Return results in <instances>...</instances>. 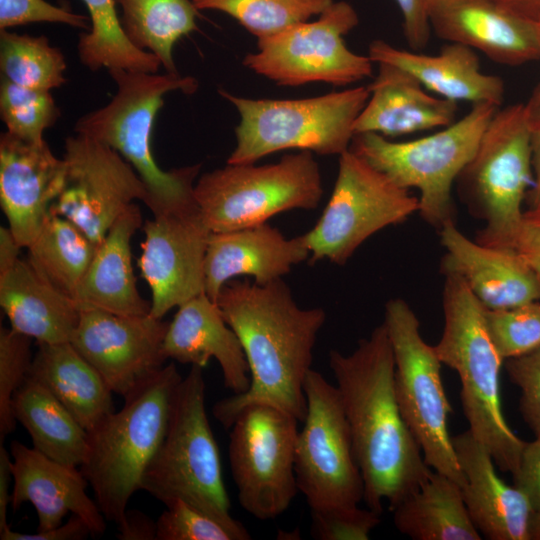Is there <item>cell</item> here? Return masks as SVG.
<instances>
[{
  "instance_id": "4dcf8cb0",
  "label": "cell",
  "mask_w": 540,
  "mask_h": 540,
  "mask_svg": "<svg viewBox=\"0 0 540 540\" xmlns=\"http://www.w3.org/2000/svg\"><path fill=\"white\" fill-rule=\"evenodd\" d=\"M399 532L414 540H481L461 486L431 470L420 487L392 510Z\"/></svg>"
},
{
  "instance_id": "9a60e30c",
  "label": "cell",
  "mask_w": 540,
  "mask_h": 540,
  "mask_svg": "<svg viewBox=\"0 0 540 540\" xmlns=\"http://www.w3.org/2000/svg\"><path fill=\"white\" fill-rule=\"evenodd\" d=\"M304 392L307 413L295 450L298 490L310 509L358 505L364 482L338 389L310 369Z\"/></svg>"
},
{
  "instance_id": "60d3db41",
  "label": "cell",
  "mask_w": 540,
  "mask_h": 540,
  "mask_svg": "<svg viewBox=\"0 0 540 540\" xmlns=\"http://www.w3.org/2000/svg\"><path fill=\"white\" fill-rule=\"evenodd\" d=\"M31 341L11 328H0V441L15 430L12 399L28 377L33 360Z\"/></svg>"
},
{
  "instance_id": "f1b7e54d",
  "label": "cell",
  "mask_w": 540,
  "mask_h": 540,
  "mask_svg": "<svg viewBox=\"0 0 540 540\" xmlns=\"http://www.w3.org/2000/svg\"><path fill=\"white\" fill-rule=\"evenodd\" d=\"M142 222L141 211L133 203L109 228L74 296L81 310L150 314L151 303L139 293L132 265L131 241Z\"/></svg>"
},
{
  "instance_id": "277c9868",
  "label": "cell",
  "mask_w": 540,
  "mask_h": 540,
  "mask_svg": "<svg viewBox=\"0 0 540 540\" xmlns=\"http://www.w3.org/2000/svg\"><path fill=\"white\" fill-rule=\"evenodd\" d=\"M117 91L105 106L80 117L77 134L93 138L117 151L137 172L148 197L144 203L158 215L197 204L194 187L201 164L162 170L151 147V134L164 96L173 91L197 90L191 76L156 74L124 69L108 70Z\"/></svg>"
},
{
  "instance_id": "b9f144b4",
  "label": "cell",
  "mask_w": 540,
  "mask_h": 540,
  "mask_svg": "<svg viewBox=\"0 0 540 540\" xmlns=\"http://www.w3.org/2000/svg\"><path fill=\"white\" fill-rule=\"evenodd\" d=\"M310 533L317 540H367L380 514L358 505L310 509Z\"/></svg>"
},
{
  "instance_id": "74e56055",
  "label": "cell",
  "mask_w": 540,
  "mask_h": 540,
  "mask_svg": "<svg viewBox=\"0 0 540 540\" xmlns=\"http://www.w3.org/2000/svg\"><path fill=\"white\" fill-rule=\"evenodd\" d=\"M0 115L7 132L28 142L41 143L60 111L50 91L16 85L1 77Z\"/></svg>"
},
{
  "instance_id": "7c38bea8",
  "label": "cell",
  "mask_w": 540,
  "mask_h": 540,
  "mask_svg": "<svg viewBox=\"0 0 540 540\" xmlns=\"http://www.w3.org/2000/svg\"><path fill=\"white\" fill-rule=\"evenodd\" d=\"M418 211V197L349 149L339 155L337 178L321 217L303 234L308 260L344 265L373 234Z\"/></svg>"
},
{
  "instance_id": "7dc6e473",
  "label": "cell",
  "mask_w": 540,
  "mask_h": 540,
  "mask_svg": "<svg viewBox=\"0 0 540 540\" xmlns=\"http://www.w3.org/2000/svg\"><path fill=\"white\" fill-rule=\"evenodd\" d=\"M514 249L540 276V206L524 211Z\"/></svg>"
},
{
  "instance_id": "ac0fdd59",
  "label": "cell",
  "mask_w": 540,
  "mask_h": 540,
  "mask_svg": "<svg viewBox=\"0 0 540 540\" xmlns=\"http://www.w3.org/2000/svg\"><path fill=\"white\" fill-rule=\"evenodd\" d=\"M168 326L169 322L150 314L127 316L83 309L70 343L112 393L125 397L164 366Z\"/></svg>"
},
{
  "instance_id": "ba28073f",
  "label": "cell",
  "mask_w": 540,
  "mask_h": 540,
  "mask_svg": "<svg viewBox=\"0 0 540 540\" xmlns=\"http://www.w3.org/2000/svg\"><path fill=\"white\" fill-rule=\"evenodd\" d=\"M498 108L475 104L449 126L409 141H392L376 133L355 134L349 149L397 185L417 189L418 213L440 229L455 220L453 185Z\"/></svg>"
},
{
  "instance_id": "44dd1931",
  "label": "cell",
  "mask_w": 540,
  "mask_h": 540,
  "mask_svg": "<svg viewBox=\"0 0 540 540\" xmlns=\"http://www.w3.org/2000/svg\"><path fill=\"white\" fill-rule=\"evenodd\" d=\"M13 490L10 504L17 510L25 502L35 508L37 531L53 529L68 514L80 516L93 536L106 529L97 502L87 494L88 481L80 469L53 460L19 441L10 445Z\"/></svg>"
},
{
  "instance_id": "52a82bcc",
  "label": "cell",
  "mask_w": 540,
  "mask_h": 540,
  "mask_svg": "<svg viewBox=\"0 0 540 540\" xmlns=\"http://www.w3.org/2000/svg\"><path fill=\"white\" fill-rule=\"evenodd\" d=\"M203 368L192 365L180 382L164 439L140 486L164 505L183 500L228 524L230 500L218 446L205 407Z\"/></svg>"
},
{
  "instance_id": "83f0119b",
  "label": "cell",
  "mask_w": 540,
  "mask_h": 540,
  "mask_svg": "<svg viewBox=\"0 0 540 540\" xmlns=\"http://www.w3.org/2000/svg\"><path fill=\"white\" fill-rule=\"evenodd\" d=\"M0 305L10 328L37 344L70 342L81 309L48 281L29 261L20 258L0 275Z\"/></svg>"
},
{
  "instance_id": "db71d44e",
  "label": "cell",
  "mask_w": 540,
  "mask_h": 540,
  "mask_svg": "<svg viewBox=\"0 0 540 540\" xmlns=\"http://www.w3.org/2000/svg\"><path fill=\"white\" fill-rule=\"evenodd\" d=\"M491 1L530 20L538 22L540 19V0H491Z\"/></svg>"
},
{
  "instance_id": "4fadbf2b",
  "label": "cell",
  "mask_w": 540,
  "mask_h": 540,
  "mask_svg": "<svg viewBox=\"0 0 540 540\" xmlns=\"http://www.w3.org/2000/svg\"><path fill=\"white\" fill-rule=\"evenodd\" d=\"M359 23L353 6L334 1L315 21L294 24L257 39L243 64L280 86L323 82L345 86L372 75L369 56L354 53L344 37Z\"/></svg>"
},
{
  "instance_id": "6f0895ef",
  "label": "cell",
  "mask_w": 540,
  "mask_h": 540,
  "mask_svg": "<svg viewBox=\"0 0 540 540\" xmlns=\"http://www.w3.org/2000/svg\"><path fill=\"white\" fill-rule=\"evenodd\" d=\"M538 30H539V38H540V19L538 21Z\"/></svg>"
},
{
  "instance_id": "816d5d0a",
  "label": "cell",
  "mask_w": 540,
  "mask_h": 540,
  "mask_svg": "<svg viewBox=\"0 0 540 540\" xmlns=\"http://www.w3.org/2000/svg\"><path fill=\"white\" fill-rule=\"evenodd\" d=\"M531 154L533 183L525 198L527 209L540 206V130H533L531 134Z\"/></svg>"
},
{
  "instance_id": "d4e9b609",
  "label": "cell",
  "mask_w": 540,
  "mask_h": 540,
  "mask_svg": "<svg viewBox=\"0 0 540 540\" xmlns=\"http://www.w3.org/2000/svg\"><path fill=\"white\" fill-rule=\"evenodd\" d=\"M163 351L167 359L201 368L214 358L221 368L224 386L234 394L250 386V369L241 342L218 304L206 293L177 308L169 322Z\"/></svg>"
},
{
  "instance_id": "5bb4252c",
  "label": "cell",
  "mask_w": 540,
  "mask_h": 540,
  "mask_svg": "<svg viewBox=\"0 0 540 540\" xmlns=\"http://www.w3.org/2000/svg\"><path fill=\"white\" fill-rule=\"evenodd\" d=\"M299 420L270 404L245 407L229 434L228 456L241 507L259 520L283 514L298 490Z\"/></svg>"
},
{
  "instance_id": "c3c4849f",
  "label": "cell",
  "mask_w": 540,
  "mask_h": 540,
  "mask_svg": "<svg viewBox=\"0 0 540 540\" xmlns=\"http://www.w3.org/2000/svg\"><path fill=\"white\" fill-rule=\"evenodd\" d=\"M92 535L89 525L78 515L71 514L69 520L59 526L36 533H22L9 527L0 532L1 540H83ZM93 536V535H92Z\"/></svg>"
},
{
  "instance_id": "3957f363",
  "label": "cell",
  "mask_w": 540,
  "mask_h": 540,
  "mask_svg": "<svg viewBox=\"0 0 540 540\" xmlns=\"http://www.w3.org/2000/svg\"><path fill=\"white\" fill-rule=\"evenodd\" d=\"M183 377L164 365L125 397L124 405L89 433L80 470L105 519L121 530L127 505L167 431L176 390Z\"/></svg>"
},
{
  "instance_id": "11a10c76",
  "label": "cell",
  "mask_w": 540,
  "mask_h": 540,
  "mask_svg": "<svg viewBox=\"0 0 540 540\" xmlns=\"http://www.w3.org/2000/svg\"><path fill=\"white\" fill-rule=\"evenodd\" d=\"M524 107L531 130H540V82Z\"/></svg>"
},
{
  "instance_id": "f907efd6",
  "label": "cell",
  "mask_w": 540,
  "mask_h": 540,
  "mask_svg": "<svg viewBox=\"0 0 540 540\" xmlns=\"http://www.w3.org/2000/svg\"><path fill=\"white\" fill-rule=\"evenodd\" d=\"M12 479L11 455L0 441V532L9 527L7 523V508L11 501L9 482Z\"/></svg>"
},
{
  "instance_id": "8992f818",
  "label": "cell",
  "mask_w": 540,
  "mask_h": 540,
  "mask_svg": "<svg viewBox=\"0 0 540 540\" xmlns=\"http://www.w3.org/2000/svg\"><path fill=\"white\" fill-rule=\"evenodd\" d=\"M219 94L240 115L229 164L255 163L288 149L339 156L349 150L355 121L370 96L365 86L302 99H251L222 89Z\"/></svg>"
},
{
  "instance_id": "cb8c5ba5",
  "label": "cell",
  "mask_w": 540,
  "mask_h": 540,
  "mask_svg": "<svg viewBox=\"0 0 540 540\" xmlns=\"http://www.w3.org/2000/svg\"><path fill=\"white\" fill-rule=\"evenodd\" d=\"M452 442L464 476V502L480 534L489 540H532L535 513L525 495L498 476L486 446L469 429Z\"/></svg>"
},
{
  "instance_id": "d590c367",
  "label": "cell",
  "mask_w": 540,
  "mask_h": 540,
  "mask_svg": "<svg viewBox=\"0 0 540 540\" xmlns=\"http://www.w3.org/2000/svg\"><path fill=\"white\" fill-rule=\"evenodd\" d=\"M62 52L45 36L0 30V70L2 78L31 89L50 91L66 79Z\"/></svg>"
},
{
  "instance_id": "8d00e7d4",
  "label": "cell",
  "mask_w": 540,
  "mask_h": 540,
  "mask_svg": "<svg viewBox=\"0 0 540 540\" xmlns=\"http://www.w3.org/2000/svg\"><path fill=\"white\" fill-rule=\"evenodd\" d=\"M198 10H216L236 19L257 39L323 13L334 0H192Z\"/></svg>"
},
{
  "instance_id": "484cf974",
  "label": "cell",
  "mask_w": 540,
  "mask_h": 540,
  "mask_svg": "<svg viewBox=\"0 0 540 540\" xmlns=\"http://www.w3.org/2000/svg\"><path fill=\"white\" fill-rule=\"evenodd\" d=\"M367 87L370 96L355 121V134L396 137L444 128L457 120V102L431 95L392 64L378 63V73Z\"/></svg>"
},
{
  "instance_id": "603a6c76",
  "label": "cell",
  "mask_w": 540,
  "mask_h": 540,
  "mask_svg": "<svg viewBox=\"0 0 540 540\" xmlns=\"http://www.w3.org/2000/svg\"><path fill=\"white\" fill-rule=\"evenodd\" d=\"M309 256L304 235L288 239L268 223L211 232L204 262L205 293L216 302L222 287L242 275L259 285L269 284Z\"/></svg>"
},
{
  "instance_id": "f546056e",
  "label": "cell",
  "mask_w": 540,
  "mask_h": 540,
  "mask_svg": "<svg viewBox=\"0 0 540 540\" xmlns=\"http://www.w3.org/2000/svg\"><path fill=\"white\" fill-rule=\"evenodd\" d=\"M28 378L45 387L88 432L114 412L112 391L70 342L37 344Z\"/></svg>"
},
{
  "instance_id": "bcb514c9",
  "label": "cell",
  "mask_w": 540,
  "mask_h": 540,
  "mask_svg": "<svg viewBox=\"0 0 540 540\" xmlns=\"http://www.w3.org/2000/svg\"><path fill=\"white\" fill-rule=\"evenodd\" d=\"M402 14L405 39L415 51L426 47L431 36L429 0H394Z\"/></svg>"
},
{
  "instance_id": "d6986e66",
  "label": "cell",
  "mask_w": 540,
  "mask_h": 540,
  "mask_svg": "<svg viewBox=\"0 0 540 540\" xmlns=\"http://www.w3.org/2000/svg\"><path fill=\"white\" fill-rule=\"evenodd\" d=\"M66 163L46 141L7 131L0 137V204L16 241L27 248L38 235L65 181Z\"/></svg>"
},
{
  "instance_id": "7a4b0ae2",
  "label": "cell",
  "mask_w": 540,
  "mask_h": 540,
  "mask_svg": "<svg viewBox=\"0 0 540 540\" xmlns=\"http://www.w3.org/2000/svg\"><path fill=\"white\" fill-rule=\"evenodd\" d=\"M363 477L367 507L391 511L415 492L431 468L399 409L394 388V356L384 323L359 341L350 354L329 352Z\"/></svg>"
},
{
  "instance_id": "4316f807",
  "label": "cell",
  "mask_w": 540,
  "mask_h": 540,
  "mask_svg": "<svg viewBox=\"0 0 540 540\" xmlns=\"http://www.w3.org/2000/svg\"><path fill=\"white\" fill-rule=\"evenodd\" d=\"M368 56L373 63H388L403 69L427 91L444 99L497 107L504 101L503 80L483 73L478 56L465 45L448 43L438 55H426L374 40L369 45Z\"/></svg>"
},
{
  "instance_id": "6da1fadb",
  "label": "cell",
  "mask_w": 540,
  "mask_h": 540,
  "mask_svg": "<svg viewBox=\"0 0 540 540\" xmlns=\"http://www.w3.org/2000/svg\"><path fill=\"white\" fill-rule=\"evenodd\" d=\"M216 303L241 342L251 382L247 391L214 404L215 419L230 428L245 407L264 403L303 422L307 413L304 381L312 369L325 310L299 307L282 279L266 285L229 280Z\"/></svg>"
},
{
  "instance_id": "836d02e7",
  "label": "cell",
  "mask_w": 540,
  "mask_h": 540,
  "mask_svg": "<svg viewBox=\"0 0 540 540\" xmlns=\"http://www.w3.org/2000/svg\"><path fill=\"white\" fill-rule=\"evenodd\" d=\"M97 248L73 222L49 211L27 247V258L48 281L74 299Z\"/></svg>"
},
{
  "instance_id": "ab89813d",
  "label": "cell",
  "mask_w": 540,
  "mask_h": 540,
  "mask_svg": "<svg viewBox=\"0 0 540 540\" xmlns=\"http://www.w3.org/2000/svg\"><path fill=\"white\" fill-rule=\"evenodd\" d=\"M156 520V540H249L250 533L238 521L224 523L180 499L165 504Z\"/></svg>"
},
{
  "instance_id": "7402d4cb",
  "label": "cell",
  "mask_w": 540,
  "mask_h": 540,
  "mask_svg": "<svg viewBox=\"0 0 540 540\" xmlns=\"http://www.w3.org/2000/svg\"><path fill=\"white\" fill-rule=\"evenodd\" d=\"M439 230L445 249L441 272L460 276L486 309L540 301V276L514 248L480 244L462 233L455 220Z\"/></svg>"
},
{
  "instance_id": "30bf717a",
  "label": "cell",
  "mask_w": 540,
  "mask_h": 540,
  "mask_svg": "<svg viewBox=\"0 0 540 540\" xmlns=\"http://www.w3.org/2000/svg\"><path fill=\"white\" fill-rule=\"evenodd\" d=\"M322 196L320 167L307 150L272 164L227 163L202 174L194 187L195 201L211 232L256 226L293 209H315Z\"/></svg>"
},
{
  "instance_id": "f35d334b",
  "label": "cell",
  "mask_w": 540,
  "mask_h": 540,
  "mask_svg": "<svg viewBox=\"0 0 540 540\" xmlns=\"http://www.w3.org/2000/svg\"><path fill=\"white\" fill-rule=\"evenodd\" d=\"M485 325L503 360L540 347V301L504 309H486Z\"/></svg>"
},
{
  "instance_id": "8fae6325",
  "label": "cell",
  "mask_w": 540,
  "mask_h": 540,
  "mask_svg": "<svg viewBox=\"0 0 540 540\" xmlns=\"http://www.w3.org/2000/svg\"><path fill=\"white\" fill-rule=\"evenodd\" d=\"M394 356V388L401 414L419 443L425 462L461 487L464 476L449 434L452 411L434 346L425 342L419 320L401 298L385 304L383 321Z\"/></svg>"
},
{
  "instance_id": "5b68a950",
  "label": "cell",
  "mask_w": 540,
  "mask_h": 540,
  "mask_svg": "<svg viewBox=\"0 0 540 540\" xmlns=\"http://www.w3.org/2000/svg\"><path fill=\"white\" fill-rule=\"evenodd\" d=\"M443 275L444 326L435 351L442 364L459 376L470 432L502 472L513 474L525 441L514 434L502 412L499 376L504 360L488 334L484 306L460 276Z\"/></svg>"
},
{
  "instance_id": "f5cc1de1",
  "label": "cell",
  "mask_w": 540,
  "mask_h": 540,
  "mask_svg": "<svg viewBox=\"0 0 540 540\" xmlns=\"http://www.w3.org/2000/svg\"><path fill=\"white\" fill-rule=\"evenodd\" d=\"M21 246L9 227L0 228V275L10 270L20 259Z\"/></svg>"
},
{
  "instance_id": "ee69618b",
  "label": "cell",
  "mask_w": 540,
  "mask_h": 540,
  "mask_svg": "<svg viewBox=\"0 0 540 540\" xmlns=\"http://www.w3.org/2000/svg\"><path fill=\"white\" fill-rule=\"evenodd\" d=\"M36 22L62 23L89 30L90 19L45 0H0V30Z\"/></svg>"
},
{
  "instance_id": "2e32d148",
  "label": "cell",
  "mask_w": 540,
  "mask_h": 540,
  "mask_svg": "<svg viewBox=\"0 0 540 540\" xmlns=\"http://www.w3.org/2000/svg\"><path fill=\"white\" fill-rule=\"evenodd\" d=\"M63 188L50 211L79 227L97 246L116 219L147 189L135 169L114 149L85 135L65 140Z\"/></svg>"
},
{
  "instance_id": "ffe728a7",
  "label": "cell",
  "mask_w": 540,
  "mask_h": 540,
  "mask_svg": "<svg viewBox=\"0 0 540 540\" xmlns=\"http://www.w3.org/2000/svg\"><path fill=\"white\" fill-rule=\"evenodd\" d=\"M428 19L437 37L517 66L540 59L538 22L491 0H429Z\"/></svg>"
},
{
  "instance_id": "9c48e42d",
  "label": "cell",
  "mask_w": 540,
  "mask_h": 540,
  "mask_svg": "<svg viewBox=\"0 0 540 540\" xmlns=\"http://www.w3.org/2000/svg\"><path fill=\"white\" fill-rule=\"evenodd\" d=\"M531 134L524 104L499 107L457 178L470 212L484 221L480 244L514 248L533 183Z\"/></svg>"
},
{
  "instance_id": "f6af8a7d",
  "label": "cell",
  "mask_w": 540,
  "mask_h": 540,
  "mask_svg": "<svg viewBox=\"0 0 540 540\" xmlns=\"http://www.w3.org/2000/svg\"><path fill=\"white\" fill-rule=\"evenodd\" d=\"M512 476L514 486L525 495L534 513L540 514V437L524 443Z\"/></svg>"
},
{
  "instance_id": "9f6ffc18",
  "label": "cell",
  "mask_w": 540,
  "mask_h": 540,
  "mask_svg": "<svg viewBox=\"0 0 540 540\" xmlns=\"http://www.w3.org/2000/svg\"><path fill=\"white\" fill-rule=\"evenodd\" d=\"M532 540H540V514H535L532 525Z\"/></svg>"
},
{
  "instance_id": "681fc988",
  "label": "cell",
  "mask_w": 540,
  "mask_h": 540,
  "mask_svg": "<svg viewBox=\"0 0 540 540\" xmlns=\"http://www.w3.org/2000/svg\"><path fill=\"white\" fill-rule=\"evenodd\" d=\"M118 538L123 540L156 539V522L140 511H127L126 524L119 530Z\"/></svg>"
},
{
  "instance_id": "e0dca14e",
  "label": "cell",
  "mask_w": 540,
  "mask_h": 540,
  "mask_svg": "<svg viewBox=\"0 0 540 540\" xmlns=\"http://www.w3.org/2000/svg\"><path fill=\"white\" fill-rule=\"evenodd\" d=\"M142 229L138 267L151 290L150 315L163 319L171 309L205 293L204 262L211 231L197 204L153 215Z\"/></svg>"
},
{
  "instance_id": "d6a6232c",
  "label": "cell",
  "mask_w": 540,
  "mask_h": 540,
  "mask_svg": "<svg viewBox=\"0 0 540 540\" xmlns=\"http://www.w3.org/2000/svg\"><path fill=\"white\" fill-rule=\"evenodd\" d=\"M121 7L122 28L139 49L156 55L166 73L179 74L173 48L197 29L198 9L192 0H115Z\"/></svg>"
},
{
  "instance_id": "7bdbcfd3",
  "label": "cell",
  "mask_w": 540,
  "mask_h": 540,
  "mask_svg": "<svg viewBox=\"0 0 540 540\" xmlns=\"http://www.w3.org/2000/svg\"><path fill=\"white\" fill-rule=\"evenodd\" d=\"M509 380L520 391L519 410L528 427L540 437V347L504 360Z\"/></svg>"
},
{
  "instance_id": "1f68e13d",
  "label": "cell",
  "mask_w": 540,
  "mask_h": 540,
  "mask_svg": "<svg viewBox=\"0 0 540 540\" xmlns=\"http://www.w3.org/2000/svg\"><path fill=\"white\" fill-rule=\"evenodd\" d=\"M12 409L33 448L60 463L82 465L89 433L45 387L27 377L13 396Z\"/></svg>"
},
{
  "instance_id": "e575fe53",
  "label": "cell",
  "mask_w": 540,
  "mask_h": 540,
  "mask_svg": "<svg viewBox=\"0 0 540 540\" xmlns=\"http://www.w3.org/2000/svg\"><path fill=\"white\" fill-rule=\"evenodd\" d=\"M87 6L90 29L82 33L78 55L82 64L96 71L124 69L134 72L156 73L159 58L136 47L126 36L116 12L115 0H82Z\"/></svg>"
}]
</instances>
